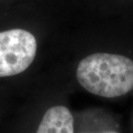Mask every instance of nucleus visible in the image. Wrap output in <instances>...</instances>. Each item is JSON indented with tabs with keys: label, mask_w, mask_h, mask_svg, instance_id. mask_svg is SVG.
<instances>
[{
	"label": "nucleus",
	"mask_w": 133,
	"mask_h": 133,
	"mask_svg": "<svg viewBox=\"0 0 133 133\" xmlns=\"http://www.w3.org/2000/svg\"><path fill=\"white\" fill-rule=\"evenodd\" d=\"M76 77L81 86L92 94L119 97L133 89V61L120 55L92 54L79 63Z\"/></svg>",
	"instance_id": "nucleus-1"
},
{
	"label": "nucleus",
	"mask_w": 133,
	"mask_h": 133,
	"mask_svg": "<svg viewBox=\"0 0 133 133\" xmlns=\"http://www.w3.org/2000/svg\"><path fill=\"white\" fill-rule=\"evenodd\" d=\"M36 40L30 32L14 29L0 32V77L25 71L36 57Z\"/></svg>",
	"instance_id": "nucleus-2"
},
{
	"label": "nucleus",
	"mask_w": 133,
	"mask_h": 133,
	"mask_svg": "<svg viewBox=\"0 0 133 133\" xmlns=\"http://www.w3.org/2000/svg\"><path fill=\"white\" fill-rule=\"evenodd\" d=\"M36 133H74V118L63 105H55L45 112Z\"/></svg>",
	"instance_id": "nucleus-3"
},
{
	"label": "nucleus",
	"mask_w": 133,
	"mask_h": 133,
	"mask_svg": "<svg viewBox=\"0 0 133 133\" xmlns=\"http://www.w3.org/2000/svg\"><path fill=\"white\" fill-rule=\"evenodd\" d=\"M107 133H116V132H107Z\"/></svg>",
	"instance_id": "nucleus-4"
}]
</instances>
